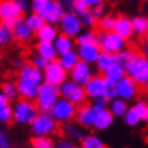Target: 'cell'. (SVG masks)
<instances>
[{"label":"cell","instance_id":"484cf974","mask_svg":"<svg viewBox=\"0 0 148 148\" xmlns=\"http://www.w3.org/2000/svg\"><path fill=\"white\" fill-rule=\"evenodd\" d=\"M79 61H80V60H79V56H77L76 50H71V52L64 53V54H61V56L57 57V63L60 64L67 72L71 71L72 68L75 67Z\"/></svg>","mask_w":148,"mask_h":148},{"label":"cell","instance_id":"836d02e7","mask_svg":"<svg viewBox=\"0 0 148 148\" xmlns=\"http://www.w3.org/2000/svg\"><path fill=\"white\" fill-rule=\"evenodd\" d=\"M64 132L67 133L68 137H71V139H76V140H83L84 137V132L82 129L80 125H75V124H65V128H64Z\"/></svg>","mask_w":148,"mask_h":148},{"label":"cell","instance_id":"4dcf8cb0","mask_svg":"<svg viewBox=\"0 0 148 148\" xmlns=\"http://www.w3.org/2000/svg\"><path fill=\"white\" fill-rule=\"evenodd\" d=\"M1 92L4 94V97L8 99V102L16 101L19 98L18 87H16V82H5L1 84Z\"/></svg>","mask_w":148,"mask_h":148},{"label":"cell","instance_id":"11a10c76","mask_svg":"<svg viewBox=\"0 0 148 148\" xmlns=\"http://www.w3.org/2000/svg\"><path fill=\"white\" fill-rule=\"evenodd\" d=\"M145 38H147V41H148V33H147V34H145Z\"/></svg>","mask_w":148,"mask_h":148},{"label":"cell","instance_id":"db71d44e","mask_svg":"<svg viewBox=\"0 0 148 148\" xmlns=\"http://www.w3.org/2000/svg\"><path fill=\"white\" fill-rule=\"evenodd\" d=\"M143 52H144V56L148 58V42L144 45V49H143Z\"/></svg>","mask_w":148,"mask_h":148},{"label":"cell","instance_id":"603a6c76","mask_svg":"<svg viewBox=\"0 0 148 148\" xmlns=\"http://www.w3.org/2000/svg\"><path fill=\"white\" fill-rule=\"evenodd\" d=\"M36 52L38 56L42 58H45L46 61H56L58 57L57 52L54 49L53 42H37L36 45Z\"/></svg>","mask_w":148,"mask_h":148},{"label":"cell","instance_id":"277c9868","mask_svg":"<svg viewBox=\"0 0 148 148\" xmlns=\"http://www.w3.org/2000/svg\"><path fill=\"white\" fill-rule=\"evenodd\" d=\"M61 98L60 95V87L52 86L49 83H42L40 86V91L36 98V105L38 106L41 113H49L53 105Z\"/></svg>","mask_w":148,"mask_h":148},{"label":"cell","instance_id":"c3c4849f","mask_svg":"<svg viewBox=\"0 0 148 148\" xmlns=\"http://www.w3.org/2000/svg\"><path fill=\"white\" fill-rule=\"evenodd\" d=\"M80 1H83L90 10H92L94 7H97V5L105 4V0H80Z\"/></svg>","mask_w":148,"mask_h":148},{"label":"cell","instance_id":"ba28073f","mask_svg":"<svg viewBox=\"0 0 148 148\" xmlns=\"http://www.w3.org/2000/svg\"><path fill=\"white\" fill-rule=\"evenodd\" d=\"M60 95H61V98L69 101L77 108L82 106V105H86V101H87L84 87L75 83L71 79H68L65 83L60 86Z\"/></svg>","mask_w":148,"mask_h":148},{"label":"cell","instance_id":"9f6ffc18","mask_svg":"<svg viewBox=\"0 0 148 148\" xmlns=\"http://www.w3.org/2000/svg\"><path fill=\"white\" fill-rule=\"evenodd\" d=\"M15 1H19V0H15Z\"/></svg>","mask_w":148,"mask_h":148},{"label":"cell","instance_id":"f1b7e54d","mask_svg":"<svg viewBox=\"0 0 148 148\" xmlns=\"http://www.w3.org/2000/svg\"><path fill=\"white\" fill-rule=\"evenodd\" d=\"M23 21H25V23L29 26V29H30L34 34L46 23L45 21H44V18L36 12H30L29 15H26V16L23 18Z\"/></svg>","mask_w":148,"mask_h":148},{"label":"cell","instance_id":"ee69618b","mask_svg":"<svg viewBox=\"0 0 148 148\" xmlns=\"http://www.w3.org/2000/svg\"><path fill=\"white\" fill-rule=\"evenodd\" d=\"M30 63L34 65L36 68H38V69H41V71H44L46 68V65L49 64V61H46L45 58H42L41 56H38V54H36V56H33L32 58H30Z\"/></svg>","mask_w":148,"mask_h":148},{"label":"cell","instance_id":"4fadbf2b","mask_svg":"<svg viewBox=\"0 0 148 148\" xmlns=\"http://www.w3.org/2000/svg\"><path fill=\"white\" fill-rule=\"evenodd\" d=\"M68 73H69L71 80H73L75 83H77V84L83 86V87L91 80V77L94 76L91 65L84 63V61H79Z\"/></svg>","mask_w":148,"mask_h":148},{"label":"cell","instance_id":"7a4b0ae2","mask_svg":"<svg viewBox=\"0 0 148 148\" xmlns=\"http://www.w3.org/2000/svg\"><path fill=\"white\" fill-rule=\"evenodd\" d=\"M125 73L139 87H148V58L144 54L135 53L126 64Z\"/></svg>","mask_w":148,"mask_h":148},{"label":"cell","instance_id":"3957f363","mask_svg":"<svg viewBox=\"0 0 148 148\" xmlns=\"http://www.w3.org/2000/svg\"><path fill=\"white\" fill-rule=\"evenodd\" d=\"M40 114V109L34 101L18 99L12 106V121L18 125H32Z\"/></svg>","mask_w":148,"mask_h":148},{"label":"cell","instance_id":"9c48e42d","mask_svg":"<svg viewBox=\"0 0 148 148\" xmlns=\"http://www.w3.org/2000/svg\"><path fill=\"white\" fill-rule=\"evenodd\" d=\"M58 30H60V34L68 36L71 38H76L79 34L83 33V25H82L80 16L76 15L73 11H65L58 23Z\"/></svg>","mask_w":148,"mask_h":148},{"label":"cell","instance_id":"d590c367","mask_svg":"<svg viewBox=\"0 0 148 148\" xmlns=\"http://www.w3.org/2000/svg\"><path fill=\"white\" fill-rule=\"evenodd\" d=\"M122 118H124V122H125L128 126H136L141 122L139 113H137V110L135 109V106L128 109V112L125 113V116L122 117Z\"/></svg>","mask_w":148,"mask_h":148},{"label":"cell","instance_id":"cb8c5ba5","mask_svg":"<svg viewBox=\"0 0 148 148\" xmlns=\"http://www.w3.org/2000/svg\"><path fill=\"white\" fill-rule=\"evenodd\" d=\"M54 49L57 52L58 56H61L64 53H68L71 50H75V38H71L68 36H64V34H58V37L54 40L53 42Z\"/></svg>","mask_w":148,"mask_h":148},{"label":"cell","instance_id":"7bdbcfd3","mask_svg":"<svg viewBox=\"0 0 148 148\" xmlns=\"http://www.w3.org/2000/svg\"><path fill=\"white\" fill-rule=\"evenodd\" d=\"M116 84L117 83L108 82V84H106V91H105V98L108 99V101H113V99L118 98V95H117V86Z\"/></svg>","mask_w":148,"mask_h":148},{"label":"cell","instance_id":"9a60e30c","mask_svg":"<svg viewBox=\"0 0 148 148\" xmlns=\"http://www.w3.org/2000/svg\"><path fill=\"white\" fill-rule=\"evenodd\" d=\"M18 79L41 86L44 83V71L36 68L32 63H26L21 69H18Z\"/></svg>","mask_w":148,"mask_h":148},{"label":"cell","instance_id":"816d5d0a","mask_svg":"<svg viewBox=\"0 0 148 148\" xmlns=\"http://www.w3.org/2000/svg\"><path fill=\"white\" fill-rule=\"evenodd\" d=\"M12 65H14L15 68L21 69V68L25 65V63H23V60H21V58H14V60H12Z\"/></svg>","mask_w":148,"mask_h":148},{"label":"cell","instance_id":"60d3db41","mask_svg":"<svg viewBox=\"0 0 148 148\" xmlns=\"http://www.w3.org/2000/svg\"><path fill=\"white\" fill-rule=\"evenodd\" d=\"M12 41V34L8 29H5L3 23H0V48L7 46Z\"/></svg>","mask_w":148,"mask_h":148},{"label":"cell","instance_id":"d4e9b609","mask_svg":"<svg viewBox=\"0 0 148 148\" xmlns=\"http://www.w3.org/2000/svg\"><path fill=\"white\" fill-rule=\"evenodd\" d=\"M125 76H126L125 68L121 67L120 64H117V63H114L112 67L108 68L106 71L103 72V77L108 82H112V83H118Z\"/></svg>","mask_w":148,"mask_h":148},{"label":"cell","instance_id":"f546056e","mask_svg":"<svg viewBox=\"0 0 148 148\" xmlns=\"http://www.w3.org/2000/svg\"><path fill=\"white\" fill-rule=\"evenodd\" d=\"M133 34L136 36H145L148 33V18L147 16H135L132 19Z\"/></svg>","mask_w":148,"mask_h":148},{"label":"cell","instance_id":"8fae6325","mask_svg":"<svg viewBox=\"0 0 148 148\" xmlns=\"http://www.w3.org/2000/svg\"><path fill=\"white\" fill-rule=\"evenodd\" d=\"M23 11L15 0H0V23L22 19Z\"/></svg>","mask_w":148,"mask_h":148},{"label":"cell","instance_id":"5b68a950","mask_svg":"<svg viewBox=\"0 0 148 148\" xmlns=\"http://www.w3.org/2000/svg\"><path fill=\"white\" fill-rule=\"evenodd\" d=\"M30 130L34 137H49L57 130V121L50 116V113H41L30 125Z\"/></svg>","mask_w":148,"mask_h":148},{"label":"cell","instance_id":"f6af8a7d","mask_svg":"<svg viewBox=\"0 0 148 148\" xmlns=\"http://www.w3.org/2000/svg\"><path fill=\"white\" fill-rule=\"evenodd\" d=\"M88 7L83 3V1H80V0H73V4H72V11L76 14V15H79L80 16L83 12H86V11H88Z\"/></svg>","mask_w":148,"mask_h":148},{"label":"cell","instance_id":"ffe728a7","mask_svg":"<svg viewBox=\"0 0 148 148\" xmlns=\"http://www.w3.org/2000/svg\"><path fill=\"white\" fill-rule=\"evenodd\" d=\"M113 32L118 34L120 37L129 40L130 37L133 36V27H132V19H129L125 15H120L117 16L114 21V27H113Z\"/></svg>","mask_w":148,"mask_h":148},{"label":"cell","instance_id":"2e32d148","mask_svg":"<svg viewBox=\"0 0 148 148\" xmlns=\"http://www.w3.org/2000/svg\"><path fill=\"white\" fill-rule=\"evenodd\" d=\"M97 112L94 110V108L91 105H82L77 108L76 113V122L77 125H80L82 128H92L94 126V120Z\"/></svg>","mask_w":148,"mask_h":148},{"label":"cell","instance_id":"83f0119b","mask_svg":"<svg viewBox=\"0 0 148 148\" xmlns=\"http://www.w3.org/2000/svg\"><path fill=\"white\" fill-rule=\"evenodd\" d=\"M77 45H99V36L94 30H87L76 37Z\"/></svg>","mask_w":148,"mask_h":148},{"label":"cell","instance_id":"7c38bea8","mask_svg":"<svg viewBox=\"0 0 148 148\" xmlns=\"http://www.w3.org/2000/svg\"><path fill=\"white\" fill-rule=\"evenodd\" d=\"M106 84L108 82L106 79L99 75H94L91 77V80L84 86V91H86V95L87 98L92 99H99V98H105V91H106Z\"/></svg>","mask_w":148,"mask_h":148},{"label":"cell","instance_id":"74e56055","mask_svg":"<svg viewBox=\"0 0 148 148\" xmlns=\"http://www.w3.org/2000/svg\"><path fill=\"white\" fill-rule=\"evenodd\" d=\"M133 54H135V52H132V50H129V49L122 50V52H120V53L114 54V63L120 64L121 67L125 68L126 64L130 61V58L133 57Z\"/></svg>","mask_w":148,"mask_h":148},{"label":"cell","instance_id":"8d00e7d4","mask_svg":"<svg viewBox=\"0 0 148 148\" xmlns=\"http://www.w3.org/2000/svg\"><path fill=\"white\" fill-rule=\"evenodd\" d=\"M32 148H56L54 143L49 137H33L30 140Z\"/></svg>","mask_w":148,"mask_h":148},{"label":"cell","instance_id":"44dd1931","mask_svg":"<svg viewBox=\"0 0 148 148\" xmlns=\"http://www.w3.org/2000/svg\"><path fill=\"white\" fill-rule=\"evenodd\" d=\"M113 121H114V116L110 113L109 108L102 109V110H98L97 114H95L94 126L92 128L97 130H106L113 125Z\"/></svg>","mask_w":148,"mask_h":148},{"label":"cell","instance_id":"ab89813d","mask_svg":"<svg viewBox=\"0 0 148 148\" xmlns=\"http://www.w3.org/2000/svg\"><path fill=\"white\" fill-rule=\"evenodd\" d=\"M11 121H12V106L8 103L0 108V124H8Z\"/></svg>","mask_w":148,"mask_h":148},{"label":"cell","instance_id":"d6a6232c","mask_svg":"<svg viewBox=\"0 0 148 148\" xmlns=\"http://www.w3.org/2000/svg\"><path fill=\"white\" fill-rule=\"evenodd\" d=\"M113 64H114V54L106 53V52H101L95 65H97V68H98L101 72H105L108 68L112 67Z\"/></svg>","mask_w":148,"mask_h":148},{"label":"cell","instance_id":"1f68e13d","mask_svg":"<svg viewBox=\"0 0 148 148\" xmlns=\"http://www.w3.org/2000/svg\"><path fill=\"white\" fill-rule=\"evenodd\" d=\"M80 148H108L106 144L95 135H86L80 141Z\"/></svg>","mask_w":148,"mask_h":148},{"label":"cell","instance_id":"b9f144b4","mask_svg":"<svg viewBox=\"0 0 148 148\" xmlns=\"http://www.w3.org/2000/svg\"><path fill=\"white\" fill-rule=\"evenodd\" d=\"M135 109L139 113L140 120L143 122H145V124H148V103L140 101V102H137L135 105Z\"/></svg>","mask_w":148,"mask_h":148},{"label":"cell","instance_id":"7dc6e473","mask_svg":"<svg viewBox=\"0 0 148 148\" xmlns=\"http://www.w3.org/2000/svg\"><path fill=\"white\" fill-rule=\"evenodd\" d=\"M91 11H92V14H94L97 18L101 19L102 16H105V11H106V7H105V4H101V5H97V7H94V8L91 10Z\"/></svg>","mask_w":148,"mask_h":148},{"label":"cell","instance_id":"8992f818","mask_svg":"<svg viewBox=\"0 0 148 148\" xmlns=\"http://www.w3.org/2000/svg\"><path fill=\"white\" fill-rule=\"evenodd\" d=\"M99 48L101 52L117 54L126 49V40L114 32H99Z\"/></svg>","mask_w":148,"mask_h":148},{"label":"cell","instance_id":"6da1fadb","mask_svg":"<svg viewBox=\"0 0 148 148\" xmlns=\"http://www.w3.org/2000/svg\"><path fill=\"white\" fill-rule=\"evenodd\" d=\"M30 8L32 12L41 15L44 21L50 25H58L65 12L57 0H32Z\"/></svg>","mask_w":148,"mask_h":148},{"label":"cell","instance_id":"7402d4cb","mask_svg":"<svg viewBox=\"0 0 148 148\" xmlns=\"http://www.w3.org/2000/svg\"><path fill=\"white\" fill-rule=\"evenodd\" d=\"M58 27L56 25L45 23L40 30L36 33V38L38 42H54V40L58 37Z\"/></svg>","mask_w":148,"mask_h":148},{"label":"cell","instance_id":"30bf717a","mask_svg":"<svg viewBox=\"0 0 148 148\" xmlns=\"http://www.w3.org/2000/svg\"><path fill=\"white\" fill-rule=\"evenodd\" d=\"M68 75L69 73L57 63V60L50 61L44 69V82L52 86H56V87H60L63 83L68 80Z\"/></svg>","mask_w":148,"mask_h":148},{"label":"cell","instance_id":"e0dca14e","mask_svg":"<svg viewBox=\"0 0 148 148\" xmlns=\"http://www.w3.org/2000/svg\"><path fill=\"white\" fill-rule=\"evenodd\" d=\"M11 34H12V40H15L18 44H27L34 36V33L29 29V26L25 23L23 18L16 21L15 26L11 30Z\"/></svg>","mask_w":148,"mask_h":148},{"label":"cell","instance_id":"d6986e66","mask_svg":"<svg viewBox=\"0 0 148 148\" xmlns=\"http://www.w3.org/2000/svg\"><path fill=\"white\" fill-rule=\"evenodd\" d=\"M16 87H18L19 98L21 99L34 101V102H36V98H37V95H38V91H40V86L38 84L32 83V82L18 79V80H16Z\"/></svg>","mask_w":148,"mask_h":148},{"label":"cell","instance_id":"4316f807","mask_svg":"<svg viewBox=\"0 0 148 148\" xmlns=\"http://www.w3.org/2000/svg\"><path fill=\"white\" fill-rule=\"evenodd\" d=\"M128 103L121 98H116L109 102V110L114 117H124L128 112Z\"/></svg>","mask_w":148,"mask_h":148},{"label":"cell","instance_id":"f5cc1de1","mask_svg":"<svg viewBox=\"0 0 148 148\" xmlns=\"http://www.w3.org/2000/svg\"><path fill=\"white\" fill-rule=\"evenodd\" d=\"M8 99L4 97V94L0 91V108H3V106H5V105H8Z\"/></svg>","mask_w":148,"mask_h":148},{"label":"cell","instance_id":"ac0fdd59","mask_svg":"<svg viewBox=\"0 0 148 148\" xmlns=\"http://www.w3.org/2000/svg\"><path fill=\"white\" fill-rule=\"evenodd\" d=\"M77 56L80 61H84L87 64H95L101 54L99 45H77Z\"/></svg>","mask_w":148,"mask_h":148},{"label":"cell","instance_id":"e575fe53","mask_svg":"<svg viewBox=\"0 0 148 148\" xmlns=\"http://www.w3.org/2000/svg\"><path fill=\"white\" fill-rule=\"evenodd\" d=\"M80 21H82L83 27H87V29L92 30V29H95V27L98 26V21H99V19L95 16L94 14H92V11H91V10H88V11H86V12H83L80 15Z\"/></svg>","mask_w":148,"mask_h":148},{"label":"cell","instance_id":"bcb514c9","mask_svg":"<svg viewBox=\"0 0 148 148\" xmlns=\"http://www.w3.org/2000/svg\"><path fill=\"white\" fill-rule=\"evenodd\" d=\"M0 148H11V144H10L8 136L4 132V129L0 126Z\"/></svg>","mask_w":148,"mask_h":148},{"label":"cell","instance_id":"52a82bcc","mask_svg":"<svg viewBox=\"0 0 148 148\" xmlns=\"http://www.w3.org/2000/svg\"><path fill=\"white\" fill-rule=\"evenodd\" d=\"M50 116L57 121V124H69L72 120L76 118L77 106L64 98H60L50 109Z\"/></svg>","mask_w":148,"mask_h":148},{"label":"cell","instance_id":"681fc988","mask_svg":"<svg viewBox=\"0 0 148 148\" xmlns=\"http://www.w3.org/2000/svg\"><path fill=\"white\" fill-rule=\"evenodd\" d=\"M58 3L61 4L65 11H72V4H73V0H57Z\"/></svg>","mask_w":148,"mask_h":148},{"label":"cell","instance_id":"f907efd6","mask_svg":"<svg viewBox=\"0 0 148 148\" xmlns=\"http://www.w3.org/2000/svg\"><path fill=\"white\" fill-rule=\"evenodd\" d=\"M18 4H19V7H21V10H22L23 12H26L27 10L30 8V1H29V0H19Z\"/></svg>","mask_w":148,"mask_h":148},{"label":"cell","instance_id":"5bb4252c","mask_svg":"<svg viewBox=\"0 0 148 148\" xmlns=\"http://www.w3.org/2000/svg\"><path fill=\"white\" fill-rule=\"evenodd\" d=\"M116 86H117V95H118V98L124 99V101H132L139 94V86L128 76L121 79Z\"/></svg>","mask_w":148,"mask_h":148},{"label":"cell","instance_id":"f35d334b","mask_svg":"<svg viewBox=\"0 0 148 148\" xmlns=\"http://www.w3.org/2000/svg\"><path fill=\"white\" fill-rule=\"evenodd\" d=\"M114 21L116 18L112 15H105L98 21V26L101 29V32H113L114 27Z\"/></svg>","mask_w":148,"mask_h":148}]
</instances>
